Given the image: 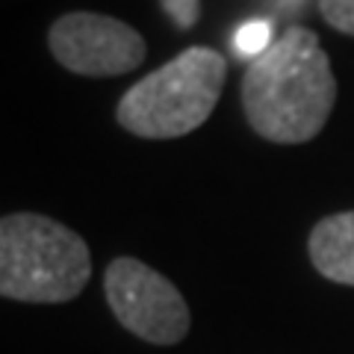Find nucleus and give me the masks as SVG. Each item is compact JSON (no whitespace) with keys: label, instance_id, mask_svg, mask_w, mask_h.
<instances>
[{"label":"nucleus","instance_id":"1","mask_svg":"<svg viewBox=\"0 0 354 354\" xmlns=\"http://www.w3.org/2000/svg\"><path fill=\"white\" fill-rule=\"evenodd\" d=\"M337 80L330 59L307 27H290L248 62L242 77V106L254 133L278 145L310 142L330 118Z\"/></svg>","mask_w":354,"mask_h":354},{"label":"nucleus","instance_id":"2","mask_svg":"<svg viewBox=\"0 0 354 354\" xmlns=\"http://www.w3.org/2000/svg\"><path fill=\"white\" fill-rule=\"evenodd\" d=\"M92 274L88 245L71 227L39 213L0 221V292L12 301L62 304L83 292Z\"/></svg>","mask_w":354,"mask_h":354},{"label":"nucleus","instance_id":"3","mask_svg":"<svg viewBox=\"0 0 354 354\" xmlns=\"http://www.w3.org/2000/svg\"><path fill=\"white\" fill-rule=\"evenodd\" d=\"M225 77V57L192 44L127 88L115 109L118 124L139 139L186 136L213 115Z\"/></svg>","mask_w":354,"mask_h":354},{"label":"nucleus","instance_id":"4","mask_svg":"<svg viewBox=\"0 0 354 354\" xmlns=\"http://www.w3.org/2000/svg\"><path fill=\"white\" fill-rule=\"evenodd\" d=\"M113 313L130 334L153 346H174L189 334V307L177 286L133 257H118L104 274Z\"/></svg>","mask_w":354,"mask_h":354},{"label":"nucleus","instance_id":"5","mask_svg":"<svg viewBox=\"0 0 354 354\" xmlns=\"http://www.w3.org/2000/svg\"><path fill=\"white\" fill-rule=\"evenodd\" d=\"M48 44L62 68L83 77H118L145 59V39L139 30L97 12L62 15L50 27Z\"/></svg>","mask_w":354,"mask_h":354},{"label":"nucleus","instance_id":"6","mask_svg":"<svg viewBox=\"0 0 354 354\" xmlns=\"http://www.w3.org/2000/svg\"><path fill=\"white\" fill-rule=\"evenodd\" d=\"M307 248L319 274L334 283L354 286V209L319 221Z\"/></svg>","mask_w":354,"mask_h":354},{"label":"nucleus","instance_id":"7","mask_svg":"<svg viewBox=\"0 0 354 354\" xmlns=\"http://www.w3.org/2000/svg\"><path fill=\"white\" fill-rule=\"evenodd\" d=\"M274 41H278V39H274V24L269 18H248V21H242V24L234 30V39H230V44H234V53L239 59H248V62L260 59Z\"/></svg>","mask_w":354,"mask_h":354},{"label":"nucleus","instance_id":"8","mask_svg":"<svg viewBox=\"0 0 354 354\" xmlns=\"http://www.w3.org/2000/svg\"><path fill=\"white\" fill-rule=\"evenodd\" d=\"M319 12L334 30L354 36V0H319Z\"/></svg>","mask_w":354,"mask_h":354},{"label":"nucleus","instance_id":"9","mask_svg":"<svg viewBox=\"0 0 354 354\" xmlns=\"http://www.w3.org/2000/svg\"><path fill=\"white\" fill-rule=\"evenodd\" d=\"M160 3L177 30H192L201 15V0H160Z\"/></svg>","mask_w":354,"mask_h":354}]
</instances>
